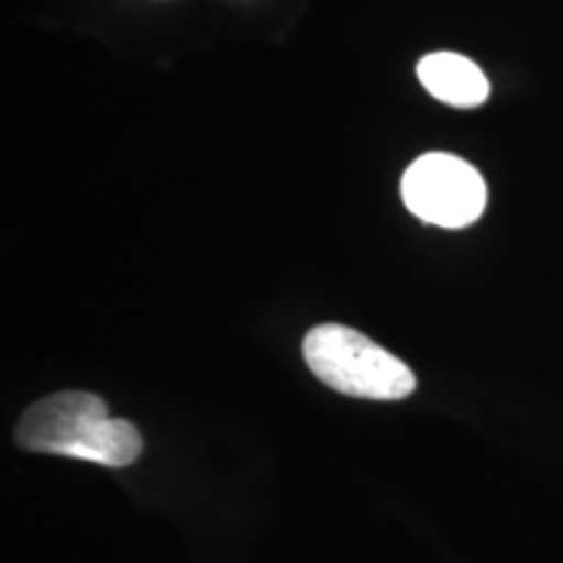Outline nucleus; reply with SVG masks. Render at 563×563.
<instances>
[{
    "instance_id": "f03ea898",
    "label": "nucleus",
    "mask_w": 563,
    "mask_h": 563,
    "mask_svg": "<svg viewBox=\"0 0 563 563\" xmlns=\"http://www.w3.org/2000/svg\"><path fill=\"white\" fill-rule=\"evenodd\" d=\"M302 357L321 384L344 397L397 402L418 386L407 363L342 323L313 327L302 340Z\"/></svg>"
},
{
    "instance_id": "20e7f679",
    "label": "nucleus",
    "mask_w": 563,
    "mask_h": 563,
    "mask_svg": "<svg viewBox=\"0 0 563 563\" xmlns=\"http://www.w3.org/2000/svg\"><path fill=\"white\" fill-rule=\"evenodd\" d=\"M418 79L428 95L452 108H481L488 100V76L475 60L456 53H431L418 63Z\"/></svg>"
},
{
    "instance_id": "7ed1b4c3",
    "label": "nucleus",
    "mask_w": 563,
    "mask_h": 563,
    "mask_svg": "<svg viewBox=\"0 0 563 563\" xmlns=\"http://www.w3.org/2000/svg\"><path fill=\"white\" fill-rule=\"evenodd\" d=\"M402 201L415 217L435 228L460 230L481 220L488 201L483 175L446 152L422 154L402 175Z\"/></svg>"
},
{
    "instance_id": "f257e3e1",
    "label": "nucleus",
    "mask_w": 563,
    "mask_h": 563,
    "mask_svg": "<svg viewBox=\"0 0 563 563\" xmlns=\"http://www.w3.org/2000/svg\"><path fill=\"white\" fill-rule=\"evenodd\" d=\"M26 452L129 467L141 456V433L129 420L110 418L108 405L89 391H58L34 402L16 426Z\"/></svg>"
}]
</instances>
